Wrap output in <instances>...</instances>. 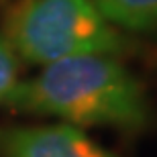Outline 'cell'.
I'll list each match as a JSON object with an SVG mask.
<instances>
[{
    "label": "cell",
    "mask_w": 157,
    "mask_h": 157,
    "mask_svg": "<svg viewBox=\"0 0 157 157\" xmlns=\"http://www.w3.org/2000/svg\"><path fill=\"white\" fill-rule=\"evenodd\" d=\"M0 157H117L71 124L0 131Z\"/></svg>",
    "instance_id": "cell-3"
},
{
    "label": "cell",
    "mask_w": 157,
    "mask_h": 157,
    "mask_svg": "<svg viewBox=\"0 0 157 157\" xmlns=\"http://www.w3.org/2000/svg\"><path fill=\"white\" fill-rule=\"evenodd\" d=\"M17 84V57L6 35H0V100Z\"/></svg>",
    "instance_id": "cell-5"
},
{
    "label": "cell",
    "mask_w": 157,
    "mask_h": 157,
    "mask_svg": "<svg viewBox=\"0 0 157 157\" xmlns=\"http://www.w3.org/2000/svg\"><path fill=\"white\" fill-rule=\"evenodd\" d=\"M0 102L71 124L127 133L143 131L151 122L141 82L112 55H76L47 63L37 78L14 84Z\"/></svg>",
    "instance_id": "cell-1"
},
{
    "label": "cell",
    "mask_w": 157,
    "mask_h": 157,
    "mask_svg": "<svg viewBox=\"0 0 157 157\" xmlns=\"http://www.w3.org/2000/svg\"><path fill=\"white\" fill-rule=\"evenodd\" d=\"M110 25L131 33H157V0H92Z\"/></svg>",
    "instance_id": "cell-4"
},
{
    "label": "cell",
    "mask_w": 157,
    "mask_h": 157,
    "mask_svg": "<svg viewBox=\"0 0 157 157\" xmlns=\"http://www.w3.org/2000/svg\"><path fill=\"white\" fill-rule=\"evenodd\" d=\"M6 29L14 51L43 65L76 55H117L127 45L92 0H23Z\"/></svg>",
    "instance_id": "cell-2"
}]
</instances>
